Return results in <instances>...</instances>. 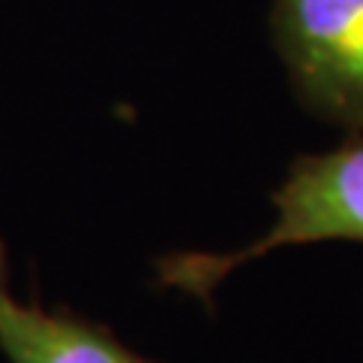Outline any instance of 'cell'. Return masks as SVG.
<instances>
[{"mask_svg":"<svg viewBox=\"0 0 363 363\" xmlns=\"http://www.w3.org/2000/svg\"><path fill=\"white\" fill-rule=\"evenodd\" d=\"M269 28L300 104L363 133V0H272Z\"/></svg>","mask_w":363,"mask_h":363,"instance_id":"obj_2","label":"cell"},{"mask_svg":"<svg viewBox=\"0 0 363 363\" xmlns=\"http://www.w3.org/2000/svg\"><path fill=\"white\" fill-rule=\"evenodd\" d=\"M0 348L9 363H152L106 327L18 303L0 279Z\"/></svg>","mask_w":363,"mask_h":363,"instance_id":"obj_3","label":"cell"},{"mask_svg":"<svg viewBox=\"0 0 363 363\" xmlns=\"http://www.w3.org/2000/svg\"><path fill=\"white\" fill-rule=\"evenodd\" d=\"M272 206L276 221L257 242L230 255H167L157 260V281L209 303L224 276H230L245 260L269 255L276 248L327 240L363 242V136L357 133L333 152L297 157L288 169V179L272 194Z\"/></svg>","mask_w":363,"mask_h":363,"instance_id":"obj_1","label":"cell"}]
</instances>
